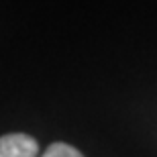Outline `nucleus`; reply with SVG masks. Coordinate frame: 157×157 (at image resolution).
Listing matches in <instances>:
<instances>
[{"label":"nucleus","instance_id":"f257e3e1","mask_svg":"<svg viewBox=\"0 0 157 157\" xmlns=\"http://www.w3.org/2000/svg\"><path fill=\"white\" fill-rule=\"evenodd\" d=\"M0 157H39V145L29 135H4L0 137Z\"/></svg>","mask_w":157,"mask_h":157},{"label":"nucleus","instance_id":"f03ea898","mask_svg":"<svg viewBox=\"0 0 157 157\" xmlns=\"http://www.w3.org/2000/svg\"><path fill=\"white\" fill-rule=\"evenodd\" d=\"M39 157H84L76 147L67 145V143H51Z\"/></svg>","mask_w":157,"mask_h":157}]
</instances>
